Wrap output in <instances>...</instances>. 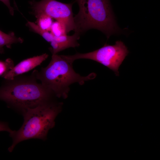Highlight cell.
I'll return each mask as SVG.
<instances>
[{
	"label": "cell",
	"instance_id": "obj_1",
	"mask_svg": "<svg viewBox=\"0 0 160 160\" xmlns=\"http://www.w3.org/2000/svg\"><path fill=\"white\" fill-rule=\"evenodd\" d=\"M37 80L34 71L29 77L7 80L0 87V100L22 112L49 102L53 93Z\"/></svg>",
	"mask_w": 160,
	"mask_h": 160
},
{
	"label": "cell",
	"instance_id": "obj_2",
	"mask_svg": "<svg viewBox=\"0 0 160 160\" xmlns=\"http://www.w3.org/2000/svg\"><path fill=\"white\" fill-rule=\"evenodd\" d=\"M61 109V104L49 102L22 111V125L17 131L9 133L13 142L8 149L9 151L12 152L17 144L25 140H46L49 131L54 126L55 119Z\"/></svg>",
	"mask_w": 160,
	"mask_h": 160
},
{
	"label": "cell",
	"instance_id": "obj_3",
	"mask_svg": "<svg viewBox=\"0 0 160 160\" xmlns=\"http://www.w3.org/2000/svg\"><path fill=\"white\" fill-rule=\"evenodd\" d=\"M79 5L78 13L74 17V33L80 36L95 29L105 34L108 39L119 33L109 0H75Z\"/></svg>",
	"mask_w": 160,
	"mask_h": 160
},
{
	"label": "cell",
	"instance_id": "obj_4",
	"mask_svg": "<svg viewBox=\"0 0 160 160\" xmlns=\"http://www.w3.org/2000/svg\"><path fill=\"white\" fill-rule=\"evenodd\" d=\"M36 78L41 84L58 97L66 98L70 90L69 86L78 83L82 85L85 81L95 77L94 73L82 76L73 70L72 63L62 55L52 54L48 65L39 72L34 71Z\"/></svg>",
	"mask_w": 160,
	"mask_h": 160
},
{
	"label": "cell",
	"instance_id": "obj_5",
	"mask_svg": "<svg viewBox=\"0 0 160 160\" xmlns=\"http://www.w3.org/2000/svg\"><path fill=\"white\" fill-rule=\"evenodd\" d=\"M129 52L127 47L121 41H117L113 45L105 44L94 51L85 53H77L71 55H63L69 62L81 59L96 61L113 71L119 76V68Z\"/></svg>",
	"mask_w": 160,
	"mask_h": 160
},
{
	"label": "cell",
	"instance_id": "obj_6",
	"mask_svg": "<svg viewBox=\"0 0 160 160\" xmlns=\"http://www.w3.org/2000/svg\"><path fill=\"white\" fill-rule=\"evenodd\" d=\"M29 4L35 17L41 14L47 15L56 21L63 23L67 33L74 31L75 25L72 10L73 3L66 4L56 0L30 1Z\"/></svg>",
	"mask_w": 160,
	"mask_h": 160
},
{
	"label": "cell",
	"instance_id": "obj_7",
	"mask_svg": "<svg viewBox=\"0 0 160 160\" xmlns=\"http://www.w3.org/2000/svg\"><path fill=\"white\" fill-rule=\"evenodd\" d=\"M48 56L44 53L27 58L21 61L2 77L6 80L13 79L15 77L33 69L40 65Z\"/></svg>",
	"mask_w": 160,
	"mask_h": 160
},
{
	"label": "cell",
	"instance_id": "obj_8",
	"mask_svg": "<svg viewBox=\"0 0 160 160\" xmlns=\"http://www.w3.org/2000/svg\"><path fill=\"white\" fill-rule=\"evenodd\" d=\"M80 36L74 33L71 36L67 35L60 36H54L50 43L52 48L50 50L52 54H56L60 51L70 47H75L79 45L78 40Z\"/></svg>",
	"mask_w": 160,
	"mask_h": 160
},
{
	"label": "cell",
	"instance_id": "obj_9",
	"mask_svg": "<svg viewBox=\"0 0 160 160\" xmlns=\"http://www.w3.org/2000/svg\"><path fill=\"white\" fill-rule=\"evenodd\" d=\"M23 40L20 37H17L13 32L5 33L0 30V53L4 52L3 47L6 46L10 48L11 45L14 43H22Z\"/></svg>",
	"mask_w": 160,
	"mask_h": 160
},
{
	"label": "cell",
	"instance_id": "obj_10",
	"mask_svg": "<svg viewBox=\"0 0 160 160\" xmlns=\"http://www.w3.org/2000/svg\"><path fill=\"white\" fill-rule=\"evenodd\" d=\"M27 24L33 32L41 35L47 42H51L53 40L54 36L51 32L42 29L33 22L28 21Z\"/></svg>",
	"mask_w": 160,
	"mask_h": 160
},
{
	"label": "cell",
	"instance_id": "obj_11",
	"mask_svg": "<svg viewBox=\"0 0 160 160\" xmlns=\"http://www.w3.org/2000/svg\"><path fill=\"white\" fill-rule=\"evenodd\" d=\"M38 25L42 29L47 31H50L53 22V19L50 17L44 14H41L36 17Z\"/></svg>",
	"mask_w": 160,
	"mask_h": 160
},
{
	"label": "cell",
	"instance_id": "obj_12",
	"mask_svg": "<svg viewBox=\"0 0 160 160\" xmlns=\"http://www.w3.org/2000/svg\"><path fill=\"white\" fill-rule=\"evenodd\" d=\"M50 31L52 34L55 36L65 35L67 34L65 25L57 21L53 22Z\"/></svg>",
	"mask_w": 160,
	"mask_h": 160
},
{
	"label": "cell",
	"instance_id": "obj_13",
	"mask_svg": "<svg viewBox=\"0 0 160 160\" xmlns=\"http://www.w3.org/2000/svg\"><path fill=\"white\" fill-rule=\"evenodd\" d=\"M14 66L13 61L11 59H7L4 61L0 60V76H2Z\"/></svg>",
	"mask_w": 160,
	"mask_h": 160
},
{
	"label": "cell",
	"instance_id": "obj_14",
	"mask_svg": "<svg viewBox=\"0 0 160 160\" xmlns=\"http://www.w3.org/2000/svg\"><path fill=\"white\" fill-rule=\"evenodd\" d=\"M12 131L9 127L7 123L0 121V131H5L10 133Z\"/></svg>",
	"mask_w": 160,
	"mask_h": 160
},
{
	"label": "cell",
	"instance_id": "obj_15",
	"mask_svg": "<svg viewBox=\"0 0 160 160\" xmlns=\"http://www.w3.org/2000/svg\"><path fill=\"white\" fill-rule=\"evenodd\" d=\"M4 3L8 8L10 13L12 15H13L14 9L10 5L9 0H0Z\"/></svg>",
	"mask_w": 160,
	"mask_h": 160
}]
</instances>
